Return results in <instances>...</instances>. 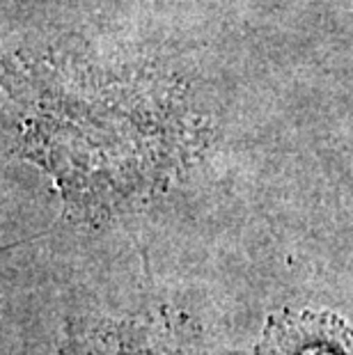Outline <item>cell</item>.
Masks as SVG:
<instances>
[{"label":"cell","mask_w":353,"mask_h":355,"mask_svg":"<svg viewBox=\"0 0 353 355\" xmlns=\"http://www.w3.org/2000/svg\"><path fill=\"white\" fill-rule=\"evenodd\" d=\"M71 355H205L200 346L138 344L136 335H110L101 342L74 346Z\"/></svg>","instance_id":"cell-2"},{"label":"cell","mask_w":353,"mask_h":355,"mask_svg":"<svg viewBox=\"0 0 353 355\" xmlns=\"http://www.w3.org/2000/svg\"><path fill=\"white\" fill-rule=\"evenodd\" d=\"M255 355H353V330L335 314L280 312L268 319Z\"/></svg>","instance_id":"cell-1"}]
</instances>
